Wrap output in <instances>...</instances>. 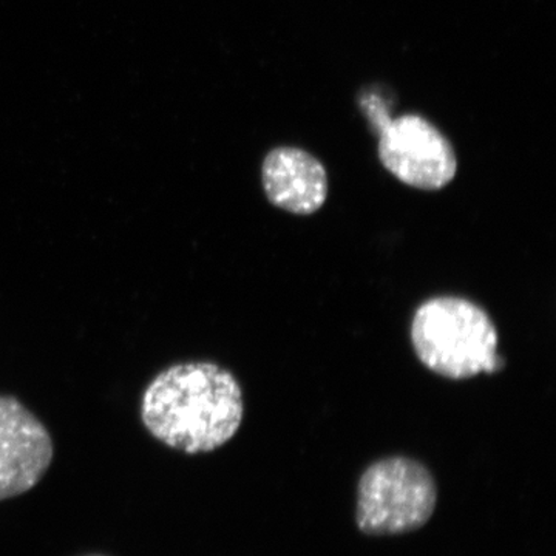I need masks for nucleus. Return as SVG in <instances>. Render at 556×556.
I'll list each match as a JSON object with an SVG mask.
<instances>
[{
    "label": "nucleus",
    "instance_id": "obj_1",
    "mask_svg": "<svg viewBox=\"0 0 556 556\" xmlns=\"http://www.w3.org/2000/svg\"><path fill=\"white\" fill-rule=\"evenodd\" d=\"M243 391L229 369L212 362L172 365L141 399V420L156 441L188 455L211 453L239 433Z\"/></svg>",
    "mask_w": 556,
    "mask_h": 556
},
{
    "label": "nucleus",
    "instance_id": "obj_2",
    "mask_svg": "<svg viewBox=\"0 0 556 556\" xmlns=\"http://www.w3.org/2000/svg\"><path fill=\"white\" fill-rule=\"evenodd\" d=\"M413 350L430 371L466 380L501 371L497 329L484 308L471 300L439 295L424 302L412 321Z\"/></svg>",
    "mask_w": 556,
    "mask_h": 556
},
{
    "label": "nucleus",
    "instance_id": "obj_3",
    "mask_svg": "<svg viewBox=\"0 0 556 556\" xmlns=\"http://www.w3.org/2000/svg\"><path fill=\"white\" fill-rule=\"evenodd\" d=\"M438 486L419 460L391 456L371 464L357 486L356 522L365 535L415 532L437 510Z\"/></svg>",
    "mask_w": 556,
    "mask_h": 556
},
{
    "label": "nucleus",
    "instance_id": "obj_4",
    "mask_svg": "<svg viewBox=\"0 0 556 556\" xmlns=\"http://www.w3.org/2000/svg\"><path fill=\"white\" fill-rule=\"evenodd\" d=\"M379 159L399 181L415 189L441 190L456 177L452 142L419 115L388 121L379 131Z\"/></svg>",
    "mask_w": 556,
    "mask_h": 556
},
{
    "label": "nucleus",
    "instance_id": "obj_5",
    "mask_svg": "<svg viewBox=\"0 0 556 556\" xmlns=\"http://www.w3.org/2000/svg\"><path fill=\"white\" fill-rule=\"evenodd\" d=\"M51 460L47 427L16 397L0 396V501L35 489Z\"/></svg>",
    "mask_w": 556,
    "mask_h": 556
},
{
    "label": "nucleus",
    "instance_id": "obj_6",
    "mask_svg": "<svg viewBox=\"0 0 556 556\" xmlns=\"http://www.w3.org/2000/svg\"><path fill=\"white\" fill-rule=\"evenodd\" d=\"M262 182L269 203L295 215H311L328 197L324 164L298 148L270 150L263 161Z\"/></svg>",
    "mask_w": 556,
    "mask_h": 556
},
{
    "label": "nucleus",
    "instance_id": "obj_7",
    "mask_svg": "<svg viewBox=\"0 0 556 556\" xmlns=\"http://www.w3.org/2000/svg\"><path fill=\"white\" fill-rule=\"evenodd\" d=\"M84 556H105V555H98V554H94V555H84Z\"/></svg>",
    "mask_w": 556,
    "mask_h": 556
}]
</instances>
